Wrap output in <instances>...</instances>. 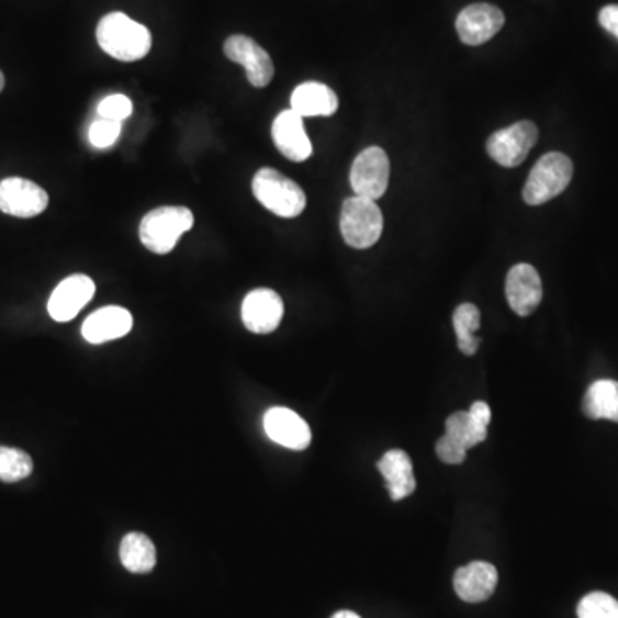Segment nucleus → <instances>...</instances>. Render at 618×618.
Returning <instances> with one entry per match:
<instances>
[{
    "label": "nucleus",
    "mask_w": 618,
    "mask_h": 618,
    "mask_svg": "<svg viewBox=\"0 0 618 618\" xmlns=\"http://www.w3.org/2000/svg\"><path fill=\"white\" fill-rule=\"evenodd\" d=\"M100 48L114 59L134 63L150 54V30L126 16L124 12H111L97 26Z\"/></svg>",
    "instance_id": "f257e3e1"
},
{
    "label": "nucleus",
    "mask_w": 618,
    "mask_h": 618,
    "mask_svg": "<svg viewBox=\"0 0 618 618\" xmlns=\"http://www.w3.org/2000/svg\"><path fill=\"white\" fill-rule=\"evenodd\" d=\"M194 215L186 206H160L146 213L139 224V239L148 251L167 255L178 246L182 234L193 228Z\"/></svg>",
    "instance_id": "f03ea898"
},
{
    "label": "nucleus",
    "mask_w": 618,
    "mask_h": 618,
    "mask_svg": "<svg viewBox=\"0 0 618 618\" xmlns=\"http://www.w3.org/2000/svg\"><path fill=\"white\" fill-rule=\"evenodd\" d=\"M252 194L265 209L282 218L297 217L306 209V194L303 188L270 167H265L255 173Z\"/></svg>",
    "instance_id": "7ed1b4c3"
},
{
    "label": "nucleus",
    "mask_w": 618,
    "mask_h": 618,
    "mask_svg": "<svg viewBox=\"0 0 618 618\" xmlns=\"http://www.w3.org/2000/svg\"><path fill=\"white\" fill-rule=\"evenodd\" d=\"M574 166L568 155L560 151L543 155L538 160L524 186L523 198L528 205L540 206L562 194L571 184Z\"/></svg>",
    "instance_id": "20e7f679"
},
{
    "label": "nucleus",
    "mask_w": 618,
    "mask_h": 618,
    "mask_svg": "<svg viewBox=\"0 0 618 618\" xmlns=\"http://www.w3.org/2000/svg\"><path fill=\"white\" fill-rule=\"evenodd\" d=\"M340 233L351 248H371L382 237V210L368 198H347L340 212Z\"/></svg>",
    "instance_id": "39448f33"
},
{
    "label": "nucleus",
    "mask_w": 618,
    "mask_h": 618,
    "mask_svg": "<svg viewBox=\"0 0 618 618\" xmlns=\"http://www.w3.org/2000/svg\"><path fill=\"white\" fill-rule=\"evenodd\" d=\"M389 178L391 162L380 146H370L356 157L351 167V186L356 196L379 200L389 188Z\"/></svg>",
    "instance_id": "423d86ee"
},
{
    "label": "nucleus",
    "mask_w": 618,
    "mask_h": 618,
    "mask_svg": "<svg viewBox=\"0 0 618 618\" xmlns=\"http://www.w3.org/2000/svg\"><path fill=\"white\" fill-rule=\"evenodd\" d=\"M536 142H538V127L531 121H520L493 133L486 143V150L502 167H517L528 158Z\"/></svg>",
    "instance_id": "0eeeda50"
},
{
    "label": "nucleus",
    "mask_w": 618,
    "mask_h": 618,
    "mask_svg": "<svg viewBox=\"0 0 618 618\" xmlns=\"http://www.w3.org/2000/svg\"><path fill=\"white\" fill-rule=\"evenodd\" d=\"M224 54L228 60L245 67L249 83L252 87H268L273 79V75H276V67H273L268 52L249 36H228L225 40Z\"/></svg>",
    "instance_id": "6e6552de"
},
{
    "label": "nucleus",
    "mask_w": 618,
    "mask_h": 618,
    "mask_svg": "<svg viewBox=\"0 0 618 618\" xmlns=\"http://www.w3.org/2000/svg\"><path fill=\"white\" fill-rule=\"evenodd\" d=\"M47 206V191L35 182L23 178L0 181V212L12 217L32 218L44 213Z\"/></svg>",
    "instance_id": "1a4fd4ad"
},
{
    "label": "nucleus",
    "mask_w": 618,
    "mask_h": 618,
    "mask_svg": "<svg viewBox=\"0 0 618 618\" xmlns=\"http://www.w3.org/2000/svg\"><path fill=\"white\" fill-rule=\"evenodd\" d=\"M240 316L252 334H272L284 316V301L272 289H255L243 301Z\"/></svg>",
    "instance_id": "9d476101"
},
{
    "label": "nucleus",
    "mask_w": 618,
    "mask_h": 618,
    "mask_svg": "<svg viewBox=\"0 0 618 618\" xmlns=\"http://www.w3.org/2000/svg\"><path fill=\"white\" fill-rule=\"evenodd\" d=\"M505 295L516 315H532L543 300V284L538 270L529 263L510 268L505 280Z\"/></svg>",
    "instance_id": "9b49d317"
},
{
    "label": "nucleus",
    "mask_w": 618,
    "mask_h": 618,
    "mask_svg": "<svg viewBox=\"0 0 618 618\" xmlns=\"http://www.w3.org/2000/svg\"><path fill=\"white\" fill-rule=\"evenodd\" d=\"M95 291V282L90 277L81 276V273L67 277L57 285L56 291L52 292L50 300H48V313L60 324L71 322L90 303Z\"/></svg>",
    "instance_id": "f8f14e48"
},
{
    "label": "nucleus",
    "mask_w": 618,
    "mask_h": 618,
    "mask_svg": "<svg viewBox=\"0 0 618 618\" xmlns=\"http://www.w3.org/2000/svg\"><path fill=\"white\" fill-rule=\"evenodd\" d=\"M505 16L492 4H473L462 9L456 29L462 42L471 47L483 45L504 29Z\"/></svg>",
    "instance_id": "ddd939ff"
},
{
    "label": "nucleus",
    "mask_w": 618,
    "mask_h": 618,
    "mask_svg": "<svg viewBox=\"0 0 618 618\" xmlns=\"http://www.w3.org/2000/svg\"><path fill=\"white\" fill-rule=\"evenodd\" d=\"M268 438L291 450H304L312 443V429L300 414L288 407H272L265 413Z\"/></svg>",
    "instance_id": "4468645a"
},
{
    "label": "nucleus",
    "mask_w": 618,
    "mask_h": 618,
    "mask_svg": "<svg viewBox=\"0 0 618 618\" xmlns=\"http://www.w3.org/2000/svg\"><path fill=\"white\" fill-rule=\"evenodd\" d=\"M303 119L297 112L288 109L280 112L273 121L272 138L277 150L292 162H304L313 154V145L307 138Z\"/></svg>",
    "instance_id": "2eb2a0df"
},
{
    "label": "nucleus",
    "mask_w": 618,
    "mask_h": 618,
    "mask_svg": "<svg viewBox=\"0 0 618 618\" xmlns=\"http://www.w3.org/2000/svg\"><path fill=\"white\" fill-rule=\"evenodd\" d=\"M498 572L488 562L468 563L453 575V589L468 603L486 602L495 593Z\"/></svg>",
    "instance_id": "dca6fc26"
},
{
    "label": "nucleus",
    "mask_w": 618,
    "mask_h": 618,
    "mask_svg": "<svg viewBox=\"0 0 618 618\" xmlns=\"http://www.w3.org/2000/svg\"><path fill=\"white\" fill-rule=\"evenodd\" d=\"M131 328H133V316L126 307L106 306L99 312L91 313L85 319L81 334L87 342L105 344L121 339L124 335L130 334Z\"/></svg>",
    "instance_id": "f3484780"
},
{
    "label": "nucleus",
    "mask_w": 618,
    "mask_h": 618,
    "mask_svg": "<svg viewBox=\"0 0 618 618\" xmlns=\"http://www.w3.org/2000/svg\"><path fill=\"white\" fill-rule=\"evenodd\" d=\"M377 468L385 480L392 501H404L406 496L413 495L416 490V477H414L413 461L404 450H389L383 453Z\"/></svg>",
    "instance_id": "a211bd4d"
},
{
    "label": "nucleus",
    "mask_w": 618,
    "mask_h": 618,
    "mask_svg": "<svg viewBox=\"0 0 618 618\" xmlns=\"http://www.w3.org/2000/svg\"><path fill=\"white\" fill-rule=\"evenodd\" d=\"M291 109L301 117H328L339 109V99L327 85L307 81L295 88L291 97Z\"/></svg>",
    "instance_id": "6ab92c4d"
},
{
    "label": "nucleus",
    "mask_w": 618,
    "mask_h": 618,
    "mask_svg": "<svg viewBox=\"0 0 618 618\" xmlns=\"http://www.w3.org/2000/svg\"><path fill=\"white\" fill-rule=\"evenodd\" d=\"M119 557L124 568L133 574H148L157 563V550L154 541L143 532H130L121 541Z\"/></svg>",
    "instance_id": "aec40b11"
},
{
    "label": "nucleus",
    "mask_w": 618,
    "mask_h": 618,
    "mask_svg": "<svg viewBox=\"0 0 618 618\" xmlns=\"http://www.w3.org/2000/svg\"><path fill=\"white\" fill-rule=\"evenodd\" d=\"M583 411L589 419H610L618 423V382L598 380L587 389Z\"/></svg>",
    "instance_id": "412c9836"
},
{
    "label": "nucleus",
    "mask_w": 618,
    "mask_h": 618,
    "mask_svg": "<svg viewBox=\"0 0 618 618\" xmlns=\"http://www.w3.org/2000/svg\"><path fill=\"white\" fill-rule=\"evenodd\" d=\"M488 426L477 422L469 411L450 414L446 422V437L464 450L473 449L486 440Z\"/></svg>",
    "instance_id": "4be33fe9"
},
{
    "label": "nucleus",
    "mask_w": 618,
    "mask_h": 618,
    "mask_svg": "<svg viewBox=\"0 0 618 618\" xmlns=\"http://www.w3.org/2000/svg\"><path fill=\"white\" fill-rule=\"evenodd\" d=\"M452 324L457 335V346L461 349L462 355H476L481 342L474 335L481 324V313L477 306L471 303L461 304L453 312Z\"/></svg>",
    "instance_id": "5701e85b"
},
{
    "label": "nucleus",
    "mask_w": 618,
    "mask_h": 618,
    "mask_svg": "<svg viewBox=\"0 0 618 618\" xmlns=\"http://www.w3.org/2000/svg\"><path fill=\"white\" fill-rule=\"evenodd\" d=\"M33 473V461L29 453L12 447H0V481L16 483Z\"/></svg>",
    "instance_id": "b1692460"
},
{
    "label": "nucleus",
    "mask_w": 618,
    "mask_h": 618,
    "mask_svg": "<svg viewBox=\"0 0 618 618\" xmlns=\"http://www.w3.org/2000/svg\"><path fill=\"white\" fill-rule=\"evenodd\" d=\"M580 618H618V602L607 593H589L577 605Z\"/></svg>",
    "instance_id": "393cba45"
},
{
    "label": "nucleus",
    "mask_w": 618,
    "mask_h": 618,
    "mask_svg": "<svg viewBox=\"0 0 618 618\" xmlns=\"http://www.w3.org/2000/svg\"><path fill=\"white\" fill-rule=\"evenodd\" d=\"M121 123H115V121H109V119H97L95 123L91 124L90 133H88V138H90L91 145L95 148H111L115 142H117L119 134H121Z\"/></svg>",
    "instance_id": "a878e982"
},
{
    "label": "nucleus",
    "mask_w": 618,
    "mask_h": 618,
    "mask_svg": "<svg viewBox=\"0 0 618 618\" xmlns=\"http://www.w3.org/2000/svg\"><path fill=\"white\" fill-rule=\"evenodd\" d=\"M133 114V102L126 95L115 93V95L106 97L100 102L99 115L115 123H123Z\"/></svg>",
    "instance_id": "bb28decb"
},
{
    "label": "nucleus",
    "mask_w": 618,
    "mask_h": 618,
    "mask_svg": "<svg viewBox=\"0 0 618 618\" xmlns=\"http://www.w3.org/2000/svg\"><path fill=\"white\" fill-rule=\"evenodd\" d=\"M599 24L618 38V5H607L599 12Z\"/></svg>",
    "instance_id": "cd10ccee"
},
{
    "label": "nucleus",
    "mask_w": 618,
    "mask_h": 618,
    "mask_svg": "<svg viewBox=\"0 0 618 618\" xmlns=\"http://www.w3.org/2000/svg\"><path fill=\"white\" fill-rule=\"evenodd\" d=\"M469 413L473 414L474 418H476L477 422L483 423V425L488 426L490 422H492V409H490V406L488 404H486V402H474L473 406H471V409H469Z\"/></svg>",
    "instance_id": "c85d7f7f"
},
{
    "label": "nucleus",
    "mask_w": 618,
    "mask_h": 618,
    "mask_svg": "<svg viewBox=\"0 0 618 618\" xmlns=\"http://www.w3.org/2000/svg\"><path fill=\"white\" fill-rule=\"evenodd\" d=\"M332 618H361V617H359L358 614H355V611L342 610V611H337V614L335 615H332Z\"/></svg>",
    "instance_id": "c756f323"
},
{
    "label": "nucleus",
    "mask_w": 618,
    "mask_h": 618,
    "mask_svg": "<svg viewBox=\"0 0 618 618\" xmlns=\"http://www.w3.org/2000/svg\"><path fill=\"white\" fill-rule=\"evenodd\" d=\"M4 85H5L4 75H2V71H0V91L4 90Z\"/></svg>",
    "instance_id": "7c9ffc66"
}]
</instances>
